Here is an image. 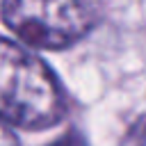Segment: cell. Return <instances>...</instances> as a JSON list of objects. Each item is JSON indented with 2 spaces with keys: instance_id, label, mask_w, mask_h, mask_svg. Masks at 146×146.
Instances as JSON below:
<instances>
[{
  "instance_id": "cell-2",
  "label": "cell",
  "mask_w": 146,
  "mask_h": 146,
  "mask_svg": "<svg viewBox=\"0 0 146 146\" xmlns=\"http://www.w3.org/2000/svg\"><path fill=\"white\" fill-rule=\"evenodd\" d=\"M2 21L34 48H66L91 27L87 0H5Z\"/></svg>"
},
{
  "instance_id": "cell-1",
  "label": "cell",
  "mask_w": 146,
  "mask_h": 146,
  "mask_svg": "<svg viewBox=\"0 0 146 146\" xmlns=\"http://www.w3.org/2000/svg\"><path fill=\"white\" fill-rule=\"evenodd\" d=\"M64 94L52 71L14 41L0 39V119L43 130L64 116Z\"/></svg>"
},
{
  "instance_id": "cell-4",
  "label": "cell",
  "mask_w": 146,
  "mask_h": 146,
  "mask_svg": "<svg viewBox=\"0 0 146 146\" xmlns=\"http://www.w3.org/2000/svg\"><path fill=\"white\" fill-rule=\"evenodd\" d=\"M0 146H18L16 135H14L5 123H0Z\"/></svg>"
},
{
  "instance_id": "cell-3",
  "label": "cell",
  "mask_w": 146,
  "mask_h": 146,
  "mask_svg": "<svg viewBox=\"0 0 146 146\" xmlns=\"http://www.w3.org/2000/svg\"><path fill=\"white\" fill-rule=\"evenodd\" d=\"M121 146H146V114L132 123V128L125 132Z\"/></svg>"
}]
</instances>
